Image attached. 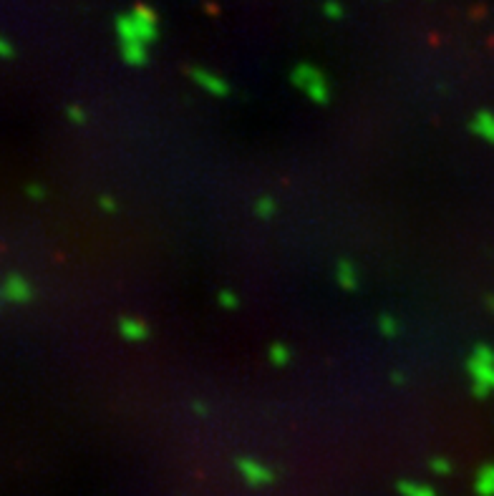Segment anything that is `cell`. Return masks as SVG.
Here are the masks:
<instances>
[{
    "instance_id": "cell-1",
    "label": "cell",
    "mask_w": 494,
    "mask_h": 496,
    "mask_svg": "<svg viewBox=\"0 0 494 496\" xmlns=\"http://www.w3.org/2000/svg\"><path fill=\"white\" fill-rule=\"evenodd\" d=\"M466 368L472 375V391L477 398H484L494 391V350L489 345L479 343L472 350L469 360H466Z\"/></svg>"
},
{
    "instance_id": "cell-2",
    "label": "cell",
    "mask_w": 494,
    "mask_h": 496,
    "mask_svg": "<svg viewBox=\"0 0 494 496\" xmlns=\"http://www.w3.org/2000/svg\"><path fill=\"white\" fill-rule=\"evenodd\" d=\"M117 33L119 45H122V55L129 66H144L146 63V43L134 28L131 16H119L117 21Z\"/></svg>"
},
{
    "instance_id": "cell-3",
    "label": "cell",
    "mask_w": 494,
    "mask_h": 496,
    "mask_svg": "<svg viewBox=\"0 0 494 496\" xmlns=\"http://www.w3.org/2000/svg\"><path fill=\"white\" fill-rule=\"evenodd\" d=\"M293 83L311 101H316V104H328V96H331V91H328V81L316 66H308V63L295 66Z\"/></svg>"
},
{
    "instance_id": "cell-4",
    "label": "cell",
    "mask_w": 494,
    "mask_h": 496,
    "mask_svg": "<svg viewBox=\"0 0 494 496\" xmlns=\"http://www.w3.org/2000/svg\"><path fill=\"white\" fill-rule=\"evenodd\" d=\"M33 298V287L26 277L21 275H8L3 282V300L11 305H26Z\"/></svg>"
},
{
    "instance_id": "cell-5",
    "label": "cell",
    "mask_w": 494,
    "mask_h": 496,
    "mask_svg": "<svg viewBox=\"0 0 494 496\" xmlns=\"http://www.w3.org/2000/svg\"><path fill=\"white\" fill-rule=\"evenodd\" d=\"M131 21H134V28H136V33L141 36V41L144 43H151V41L156 38V16L151 8L146 6H136L131 13Z\"/></svg>"
},
{
    "instance_id": "cell-6",
    "label": "cell",
    "mask_w": 494,
    "mask_h": 496,
    "mask_svg": "<svg viewBox=\"0 0 494 496\" xmlns=\"http://www.w3.org/2000/svg\"><path fill=\"white\" fill-rule=\"evenodd\" d=\"M189 76L195 78L197 86H202L207 94H212V96H227L230 94L227 81H225L222 76H217V73L207 71V68H192Z\"/></svg>"
},
{
    "instance_id": "cell-7",
    "label": "cell",
    "mask_w": 494,
    "mask_h": 496,
    "mask_svg": "<svg viewBox=\"0 0 494 496\" xmlns=\"http://www.w3.org/2000/svg\"><path fill=\"white\" fill-rule=\"evenodd\" d=\"M237 469L242 471V476L250 484H267V481L272 479V474H270V469H265L260 461H255V458H240L237 461Z\"/></svg>"
},
{
    "instance_id": "cell-8",
    "label": "cell",
    "mask_w": 494,
    "mask_h": 496,
    "mask_svg": "<svg viewBox=\"0 0 494 496\" xmlns=\"http://www.w3.org/2000/svg\"><path fill=\"white\" fill-rule=\"evenodd\" d=\"M119 333H122L124 340L141 343V340H146V335H149V328L136 318H122L119 320Z\"/></svg>"
},
{
    "instance_id": "cell-9",
    "label": "cell",
    "mask_w": 494,
    "mask_h": 496,
    "mask_svg": "<svg viewBox=\"0 0 494 496\" xmlns=\"http://www.w3.org/2000/svg\"><path fill=\"white\" fill-rule=\"evenodd\" d=\"M472 131L477 134L479 139H484L487 144H494V114L479 111L472 119Z\"/></svg>"
},
{
    "instance_id": "cell-10",
    "label": "cell",
    "mask_w": 494,
    "mask_h": 496,
    "mask_svg": "<svg viewBox=\"0 0 494 496\" xmlns=\"http://www.w3.org/2000/svg\"><path fill=\"white\" fill-rule=\"evenodd\" d=\"M335 280H338V285L343 287V290H355V285H358V272H355V267L350 265L348 259H340L338 267H335Z\"/></svg>"
},
{
    "instance_id": "cell-11",
    "label": "cell",
    "mask_w": 494,
    "mask_h": 496,
    "mask_svg": "<svg viewBox=\"0 0 494 496\" xmlns=\"http://www.w3.org/2000/svg\"><path fill=\"white\" fill-rule=\"evenodd\" d=\"M267 358H270L272 365L283 368V365H288V360H290V350L283 345V343H272L270 350H267Z\"/></svg>"
},
{
    "instance_id": "cell-12",
    "label": "cell",
    "mask_w": 494,
    "mask_h": 496,
    "mask_svg": "<svg viewBox=\"0 0 494 496\" xmlns=\"http://www.w3.org/2000/svg\"><path fill=\"white\" fill-rule=\"evenodd\" d=\"M275 212H278V204H275V199H272V197H257L255 215L260 217V220H270Z\"/></svg>"
},
{
    "instance_id": "cell-13",
    "label": "cell",
    "mask_w": 494,
    "mask_h": 496,
    "mask_svg": "<svg viewBox=\"0 0 494 496\" xmlns=\"http://www.w3.org/2000/svg\"><path fill=\"white\" fill-rule=\"evenodd\" d=\"M477 489H479V494H484V496H492L494 494V466H487V469H482V474H479V481H477Z\"/></svg>"
},
{
    "instance_id": "cell-14",
    "label": "cell",
    "mask_w": 494,
    "mask_h": 496,
    "mask_svg": "<svg viewBox=\"0 0 494 496\" xmlns=\"http://www.w3.org/2000/svg\"><path fill=\"white\" fill-rule=\"evenodd\" d=\"M378 330L383 333V338H396L399 335V320L391 315H381L378 318Z\"/></svg>"
},
{
    "instance_id": "cell-15",
    "label": "cell",
    "mask_w": 494,
    "mask_h": 496,
    "mask_svg": "<svg viewBox=\"0 0 494 496\" xmlns=\"http://www.w3.org/2000/svg\"><path fill=\"white\" fill-rule=\"evenodd\" d=\"M66 116H68V122L76 124V126L86 124V111L81 109V106H68V109H66Z\"/></svg>"
},
{
    "instance_id": "cell-16",
    "label": "cell",
    "mask_w": 494,
    "mask_h": 496,
    "mask_svg": "<svg viewBox=\"0 0 494 496\" xmlns=\"http://www.w3.org/2000/svg\"><path fill=\"white\" fill-rule=\"evenodd\" d=\"M401 491H404L406 496H434L431 489L419 486V484H401Z\"/></svg>"
},
{
    "instance_id": "cell-17",
    "label": "cell",
    "mask_w": 494,
    "mask_h": 496,
    "mask_svg": "<svg viewBox=\"0 0 494 496\" xmlns=\"http://www.w3.org/2000/svg\"><path fill=\"white\" fill-rule=\"evenodd\" d=\"M323 13H326L331 21H338V18H343V6L335 3V0H328L326 6H323Z\"/></svg>"
},
{
    "instance_id": "cell-18",
    "label": "cell",
    "mask_w": 494,
    "mask_h": 496,
    "mask_svg": "<svg viewBox=\"0 0 494 496\" xmlns=\"http://www.w3.org/2000/svg\"><path fill=\"white\" fill-rule=\"evenodd\" d=\"M217 303L222 305L225 310H235V308H237V295L230 293V290H222V293L217 295Z\"/></svg>"
},
{
    "instance_id": "cell-19",
    "label": "cell",
    "mask_w": 494,
    "mask_h": 496,
    "mask_svg": "<svg viewBox=\"0 0 494 496\" xmlns=\"http://www.w3.org/2000/svg\"><path fill=\"white\" fill-rule=\"evenodd\" d=\"M99 207H101V210H106V212H114V210H117V202H114L112 197H101Z\"/></svg>"
},
{
    "instance_id": "cell-20",
    "label": "cell",
    "mask_w": 494,
    "mask_h": 496,
    "mask_svg": "<svg viewBox=\"0 0 494 496\" xmlns=\"http://www.w3.org/2000/svg\"><path fill=\"white\" fill-rule=\"evenodd\" d=\"M0 53H3V58H13V45L8 38L0 41Z\"/></svg>"
},
{
    "instance_id": "cell-21",
    "label": "cell",
    "mask_w": 494,
    "mask_h": 496,
    "mask_svg": "<svg viewBox=\"0 0 494 496\" xmlns=\"http://www.w3.org/2000/svg\"><path fill=\"white\" fill-rule=\"evenodd\" d=\"M28 197L31 199H41V197H43V187H38V184H31V187H28Z\"/></svg>"
},
{
    "instance_id": "cell-22",
    "label": "cell",
    "mask_w": 494,
    "mask_h": 496,
    "mask_svg": "<svg viewBox=\"0 0 494 496\" xmlns=\"http://www.w3.org/2000/svg\"><path fill=\"white\" fill-rule=\"evenodd\" d=\"M434 471H449V463L444 461V458H434Z\"/></svg>"
},
{
    "instance_id": "cell-23",
    "label": "cell",
    "mask_w": 494,
    "mask_h": 496,
    "mask_svg": "<svg viewBox=\"0 0 494 496\" xmlns=\"http://www.w3.org/2000/svg\"><path fill=\"white\" fill-rule=\"evenodd\" d=\"M391 381H394L396 386H401V383H404V373H399V370H394V373H391Z\"/></svg>"
},
{
    "instance_id": "cell-24",
    "label": "cell",
    "mask_w": 494,
    "mask_h": 496,
    "mask_svg": "<svg viewBox=\"0 0 494 496\" xmlns=\"http://www.w3.org/2000/svg\"><path fill=\"white\" fill-rule=\"evenodd\" d=\"M195 411H197V414H207L205 403H195Z\"/></svg>"
},
{
    "instance_id": "cell-25",
    "label": "cell",
    "mask_w": 494,
    "mask_h": 496,
    "mask_svg": "<svg viewBox=\"0 0 494 496\" xmlns=\"http://www.w3.org/2000/svg\"><path fill=\"white\" fill-rule=\"evenodd\" d=\"M487 305H489V308L494 310V298H489V300H487Z\"/></svg>"
}]
</instances>
